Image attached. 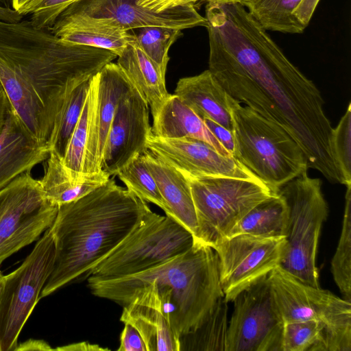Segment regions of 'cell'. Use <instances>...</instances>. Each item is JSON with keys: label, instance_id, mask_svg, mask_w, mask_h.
Wrapping results in <instances>:
<instances>
[{"label": "cell", "instance_id": "cell-1", "mask_svg": "<svg viewBox=\"0 0 351 351\" xmlns=\"http://www.w3.org/2000/svg\"><path fill=\"white\" fill-rule=\"evenodd\" d=\"M206 4L208 70L231 97L284 129L300 147L308 168L344 184L333 128L315 84L244 7Z\"/></svg>", "mask_w": 351, "mask_h": 351}, {"label": "cell", "instance_id": "cell-2", "mask_svg": "<svg viewBox=\"0 0 351 351\" xmlns=\"http://www.w3.org/2000/svg\"><path fill=\"white\" fill-rule=\"evenodd\" d=\"M151 210L146 202L110 178L82 198L58 206L50 228L53 268L40 297L88 278Z\"/></svg>", "mask_w": 351, "mask_h": 351}, {"label": "cell", "instance_id": "cell-3", "mask_svg": "<svg viewBox=\"0 0 351 351\" xmlns=\"http://www.w3.org/2000/svg\"><path fill=\"white\" fill-rule=\"evenodd\" d=\"M117 58L109 50L63 41L29 20H0V69L32 91L51 130L71 91Z\"/></svg>", "mask_w": 351, "mask_h": 351}, {"label": "cell", "instance_id": "cell-4", "mask_svg": "<svg viewBox=\"0 0 351 351\" xmlns=\"http://www.w3.org/2000/svg\"><path fill=\"white\" fill-rule=\"evenodd\" d=\"M87 280L93 295L123 306L153 282L163 314L179 341L195 330L223 296L217 255L212 247L197 242L184 253L147 271L114 278L90 276Z\"/></svg>", "mask_w": 351, "mask_h": 351}, {"label": "cell", "instance_id": "cell-5", "mask_svg": "<svg viewBox=\"0 0 351 351\" xmlns=\"http://www.w3.org/2000/svg\"><path fill=\"white\" fill-rule=\"evenodd\" d=\"M228 102L234 143L233 157L274 194L308 171L302 150L284 129L229 95Z\"/></svg>", "mask_w": 351, "mask_h": 351}, {"label": "cell", "instance_id": "cell-6", "mask_svg": "<svg viewBox=\"0 0 351 351\" xmlns=\"http://www.w3.org/2000/svg\"><path fill=\"white\" fill-rule=\"evenodd\" d=\"M278 193L288 209L287 246L280 266L304 284L319 287L315 259L321 228L328 215L322 181L306 171Z\"/></svg>", "mask_w": 351, "mask_h": 351}, {"label": "cell", "instance_id": "cell-7", "mask_svg": "<svg viewBox=\"0 0 351 351\" xmlns=\"http://www.w3.org/2000/svg\"><path fill=\"white\" fill-rule=\"evenodd\" d=\"M185 176L190 185L197 223L194 242L213 249L229 237L250 210L275 195L259 179Z\"/></svg>", "mask_w": 351, "mask_h": 351}, {"label": "cell", "instance_id": "cell-8", "mask_svg": "<svg viewBox=\"0 0 351 351\" xmlns=\"http://www.w3.org/2000/svg\"><path fill=\"white\" fill-rule=\"evenodd\" d=\"M285 322L315 319L324 325L320 351H351V303L300 282L280 265L267 276Z\"/></svg>", "mask_w": 351, "mask_h": 351}, {"label": "cell", "instance_id": "cell-9", "mask_svg": "<svg viewBox=\"0 0 351 351\" xmlns=\"http://www.w3.org/2000/svg\"><path fill=\"white\" fill-rule=\"evenodd\" d=\"M193 243L192 234L180 223L151 210L143 222L99 263L90 276L114 278L136 274L184 253Z\"/></svg>", "mask_w": 351, "mask_h": 351}, {"label": "cell", "instance_id": "cell-10", "mask_svg": "<svg viewBox=\"0 0 351 351\" xmlns=\"http://www.w3.org/2000/svg\"><path fill=\"white\" fill-rule=\"evenodd\" d=\"M50 228L23 263L3 277L0 289V351L14 350L19 334L53 271L55 245Z\"/></svg>", "mask_w": 351, "mask_h": 351}, {"label": "cell", "instance_id": "cell-11", "mask_svg": "<svg viewBox=\"0 0 351 351\" xmlns=\"http://www.w3.org/2000/svg\"><path fill=\"white\" fill-rule=\"evenodd\" d=\"M58 206L44 197L30 171L0 189V264L39 239L54 222Z\"/></svg>", "mask_w": 351, "mask_h": 351}, {"label": "cell", "instance_id": "cell-12", "mask_svg": "<svg viewBox=\"0 0 351 351\" xmlns=\"http://www.w3.org/2000/svg\"><path fill=\"white\" fill-rule=\"evenodd\" d=\"M232 302L226 351H281L284 322L267 276L242 291Z\"/></svg>", "mask_w": 351, "mask_h": 351}, {"label": "cell", "instance_id": "cell-13", "mask_svg": "<svg viewBox=\"0 0 351 351\" xmlns=\"http://www.w3.org/2000/svg\"><path fill=\"white\" fill-rule=\"evenodd\" d=\"M285 237H263L238 234L228 237L213 250L219 263L223 296H236L280 265L286 250Z\"/></svg>", "mask_w": 351, "mask_h": 351}, {"label": "cell", "instance_id": "cell-14", "mask_svg": "<svg viewBox=\"0 0 351 351\" xmlns=\"http://www.w3.org/2000/svg\"><path fill=\"white\" fill-rule=\"evenodd\" d=\"M132 84L112 62L106 64L90 80L87 94L89 104L87 142L84 175L93 176L104 172L105 145L120 98Z\"/></svg>", "mask_w": 351, "mask_h": 351}, {"label": "cell", "instance_id": "cell-15", "mask_svg": "<svg viewBox=\"0 0 351 351\" xmlns=\"http://www.w3.org/2000/svg\"><path fill=\"white\" fill-rule=\"evenodd\" d=\"M60 15L104 19L126 31L149 26L181 30L207 26L205 16L193 6L177 7L156 12L138 5L136 0H77Z\"/></svg>", "mask_w": 351, "mask_h": 351}, {"label": "cell", "instance_id": "cell-16", "mask_svg": "<svg viewBox=\"0 0 351 351\" xmlns=\"http://www.w3.org/2000/svg\"><path fill=\"white\" fill-rule=\"evenodd\" d=\"M149 107L133 86L120 98L107 137L102 170L110 177L147 150Z\"/></svg>", "mask_w": 351, "mask_h": 351}, {"label": "cell", "instance_id": "cell-17", "mask_svg": "<svg viewBox=\"0 0 351 351\" xmlns=\"http://www.w3.org/2000/svg\"><path fill=\"white\" fill-rule=\"evenodd\" d=\"M146 147L185 176L258 179L236 158L221 154L210 144L199 139L165 138L151 132Z\"/></svg>", "mask_w": 351, "mask_h": 351}, {"label": "cell", "instance_id": "cell-18", "mask_svg": "<svg viewBox=\"0 0 351 351\" xmlns=\"http://www.w3.org/2000/svg\"><path fill=\"white\" fill-rule=\"evenodd\" d=\"M120 320L138 330L147 351H180V341L163 314L153 282L137 291L123 306Z\"/></svg>", "mask_w": 351, "mask_h": 351}, {"label": "cell", "instance_id": "cell-19", "mask_svg": "<svg viewBox=\"0 0 351 351\" xmlns=\"http://www.w3.org/2000/svg\"><path fill=\"white\" fill-rule=\"evenodd\" d=\"M49 150L34 141L12 109L0 134V189L46 160Z\"/></svg>", "mask_w": 351, "mask_h": 351}, {"label": "cell", "instance_id": "cell-20", "mask_svg": "<svg viewBox=\"0 0 351 351\" xmlns=\"http://www.w3.org/2000/svg\"><path fill=\"white\" fill-rule=\"evenodd\" d=\"M142 155L169 208V217L188 230L195 239L197 223L187 178L178 169L149 150L147 149Z\"/></svg>", "mask_w": 351, "mask_h": 351}, {"label": "cell", "instance_id": "cell-21", "mask_svg": "<svg viewBox=\"0 0 351 351\" xmlns=\"http://www.w3.org/2000/svg\"><path fill=\"white\" fill-rule=\"evenodd\" d=\"M49 30L63 41L109 50L117 57L134 36L105 19L86 16L59 15Z\"/></svg>", "mask_w": 351, "mask_h": 351}, {"label": "cell", "instance_id": "cell-22", "mask_svg": "<svg viewBox=\"0 0 351 351\" xmlns=\"http://www.w3.org/2000/svg\"><path fill=\"white\" fill-rule=\"evenodd\" d=\"M174 95L202 119H209L232 131L228 95L208 69L180 78Z\"/></svg>", "mask_w": 351, "mask_h": 351}, {"label": "cell", "instance_id": "cell-23", "mask_svg": "<svg viewBox=\"0 0 351 351\" xmlns=\"http://www.w3.org/2000/svg\"><path fill=\"white\" fill-rule=\"evenodd\" d=\"M319 0H230L244 7L267 31L300 34L307 27Z\"/></svg>", "mask_w": 351, "mask_h": 351}, {"label": "cell", "instance_id": "cell-24", "mask_svg": "<svg viewBox=\"0 0 351 351\" xmlns=\"http://www.w3.org/2000/svg\"><path fill=\"white\" fill-rule=\"evenodd\" d=\"M117 58V65L147 101L155 117L171 95L166 88L165 75L141 49L134 36Z\"/></svg>", "mask_w": 351, "mask_h": 351}, {"label": "cell", "instance_id": "cell-25", "mask_svg": "<svg viewBox=\"0 0 351 351\" xmlns=\"http://www.w3.org/2000/svg\"><path fill=\"white\" fill-rule=\"evenodd\" d=\"M151 132L165 138L199 139L210 144L221 154L231 156L209 131L203 119L174 94H171L153 118Z\"/></svg>", "mask_w": 351, "mask_h": 351}, {"label": "cell", "instance_id": "cell-26", "mask_svg": "<svg viewBox=\"0 0 351 351\" xmlns=\"http://www.w3.org/2000/svg\"><path fill=\"white\" fill-rule=\"evenodd\" d=\"M110 178L104 171L81 182L73 181L68 175L62 158L55 151H51L47 158L45 174L39 182L45 198L60 206L82 198L106 183Z\"/></svg>", "mask_w": 351, "mask_h": 351}, {"label": "cell", "instance_id": "cell-27", "mask_svg": "<svg viewBox=\"0 0 351 351\" xmlns=\"http://www.w3.org/2000/svg\"><path fill=\"white\" fill-rule=\"evenodd\" d=\"M287 226V206L283 197L277 193L250 210L234 226L228 237L238 234L286 237Z\"/></svg>", "mask_w": 351, "mask_h": 351}, {"label": "cell", "instance_id": "cell-28", "mask_svg": "<svg viewBox=\"0 0 351 351\" xmlns=\"http://www.w3.org/2000/svg\"><path fill=\"white\" fill-rule=\"evenodd\" d=\"M228 302L224 296L219 299L208 317L180 339V351H226Z\"/></svg>", "mask_w": 351, "mask_h": 351}, {"label": "cell", "instance_id": "cell-29", "mask_svg": "<svg viewBox=\"0 0 351 351\" xmlns=\"http://www.w3.org/2000/svg\"><path fill=\"white\" fill-rule=\"evenodd\" d=\"M90 80L80 84L71 91L55 119L47 146L49 152L55 151L62 158L81 115Z\"/></svg>", "mask_w": 351, "mask_h": 351}, {"label": "cell", "instance_id": "cell-30", "mask_svg": "<svg viewBox=\"0 0 351 351\" xmlns=\"http://www.w3.org/2000/svg\"><path fill=\"white\" fill-rule=\"evenodd\" d=\"M347 188L342 228L330 270L344 299L351 302V184Z\"/></svg>", "mask_w": 351, "mask_h": 351}, {"label": "cell", "instance_id": "cell-31", "mask_svg": "<svg viewBox=\"0 0 351 351\" xmlns=\"http://www.w3.org/2000/svg\"><path fill=\"white\" fill-rule=\"evenodd\" d=\"M126 189L141 199L160 208L166 215L169 208L162 198L156 181L145 163L143 155L133 158L117 175Z\"/></svg>", "mask_w": 351, "mask_h": 351}, {"label": "cell", "instance_id": "cell-32", "mask_svg": "<svg viewBox=\"0 0 351 351\" xmlns=\"http://www.w3.org/2000/svg\"><path fill=\"white\" fill-rule=\"evenodd\" d=\"M136 42L141 49L165 75L171 46L182 35V30L167 27L149 26L134 29Z\"/></svg>", "mask_w": 351, "mask_h": 351}, {"label": "cell", "instance_id": "cell-33", "mask_svg": "<svg viewBox=\"0 0 351 351\" xmlns=\"http://www.w3.org/2000/svg\"><path fill=\"white\" fill-rule=\"evenodd\" d=\"M324 325L310 319L285 322L281 351H319Z\"/></svg>", "mask_w": 351, "mask_h": 351}, {"label": "cell", "instance_id": "cell-34", "mask_svg": "<svg viewBox=\"0 0 351 351\" xmlns=\"http://www.w3.org/2000/svg\"><path fill=\"white\" fill-rule=\"evenodd\" d=\"M332 147L335 159L344 181L351 184V104L332 131Z\"/></svg>", "mask_w": 351, "mask_h": 351}, {"label": "cell", "instance_id": "cell-35", "mask_svg": "<svg viewBox=\"0 0 351 351\" xmlns=\"http://www.w3.org/2000/svg\"><path fill=\"white\" fill-rule=\"evenodd\" d=\"M77 0H35L30 5L32 25L38 29H50L58 16Z\"/></svg>", "mask_w": 351, "mask_h": 351}, {"label": "cell", "instance_id": "cell-36", "mask_svg": "<svg viewBox=\"0 0 351 351\" xmlns=\"http://www.w3.org/2000/svg\"><path fill=\"white\" fill-rule=\"evenodd\" d=\"M118 351H147L145 344L138 330L129 324H124L120 336Z\"/></svg>", "mask_w": 351, "mask_h": 351}, {"label": "cell", "instance_id": "cell-37", "mask_svg": "<svg viewBox=\"0 0 351 351\" xmlns=\"http://www.w3.org/2000/svg\"><path fill=\"white\" fill-rule=\"evenodd\" d=\"M207 0H136V3L156 12H160L171 8L191 5L197 8L198 5Z\"/></svg>", "mask_w": 351, "mask_h": 351}, {"label": "cell", "instance_id": "cell-38", "mask_svg": "<svg viewBox=\"0 0 351 351\" xmlns=\"http://www.w3.org/2000/svg\"><path fill=\"white\" fill-rule=\"evenodd\" d=\"M203 121L215 138L221 144L228 154L233 157L234 143L232 132L209 119H204Z\"/></svg>", "mask_w": 351, "mask_h": 351}, {"label": "cell", "instance_id": "cell-39", "mask_svg": "<svg viewBox=\"0 0 351 351\" xmlns=\"http://www.w3.org/2000/svg\"><path fill=\"white\" fill-rule=\"evenodd\" d=\"M50 346L43 340L29 339L23 343L18 344L14 351L29 350H53Z\"/></svg>", "mask_w": 351, "mask_h": 351}, {"label": "cell", "instance_id": "cell-40", "mask_svg": "<svg viewBox=\"0 0 351 351\" xmlns=\"http://www.w3.org/2000/svg\"><path fill=\"white\" fill-rule=\"evenodd\" d=\"M11 109L10 103L0 81V134L2 131L8 112Z\"/></svg>", "mask_w": 351, "mask_h": 351}, {"label": "cell", "instance_id": "cell-41", "mask_svg": "<svg viewBox=\"0 0 351 351\" xmlns=\"http://www.w3.org/2000/svg\"><path fill=\"white\" fill-rule=\"evenodd\" d=\"M56 350H67V351H86V350H106L108 349L103 348L98 345L91 344L88 342H79L67 346H64L56 348Z\"/></svg>", "mask_w": 351, "mask_h": 351}, {"label": "cell", "instance_id": "cell-42", "mask_svg": "<svg viewBox=\"0 0 351 351\" xmlns=\"http://www.w3.org/2000/svg\"><path fill=\"white\" fill-rule=\"evenodd\" d=\"M23 16L18 13L12 8L0 6V20L6 22H19L21 21Z\"/></svg>", "mask_w": 351, "mask_h": 351}, {"label": "cell", "instance_id": "cell-43", "mask_svg": "<svg viewBox=\"0 0 351 351\" xmlns=\"http://www.w3.org/2000/svg\"><path fill=\"white\" fill-rule=\"evenodd\" d=\"M35 0H11V8L20 14H27V11Z\"/></svg>", "mask_w": 351, "mask_h": 351}, {"label": "cell", "instance_id": "cell-44", "mask_svg": "<svg viewBox=\"0 0 351 351\" xmlns=\"http://www.w3.org/2000/svg\"><path fill=\"white\" fill-rule=\"evenodd\" d=\"M230 0H207L206 3H226Z\"/></svg>", "mask_w": 351, "mask_h": 351}, {"label": "cell", "instance_id": "cell-45", "mask_svg": "<svg viewBox=\"0 0 351 351\" xmlns=\"http://www.w3.org/2000/svg\"><path fill=\"white\" fill-rule=\"evenodd\" d=\"M1 265L0 264V267H1ZM3 275L2 274V272L0 269V289H1V282H2V280H3Z\"/></svg>", "mask_w": 351, "mask_h": 351}]
</instances>
